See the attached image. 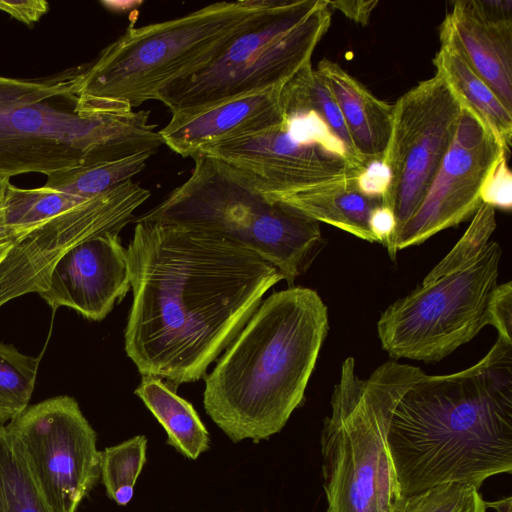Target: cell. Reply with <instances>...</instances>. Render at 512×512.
Wrapping results in <instances>:
<instances>
[{
  "label": "cell",
  "mask_w": 512,
  "mask_h": 512,
  "mask_svg": "<svg viewBox=\"0 0 512 512\" xmlns=\"http://www.w3.org/2000/svg\"><path fill=\"white\" fill-rule=\"evenodd\" d=\"M127 247L132 306L125 351L140 374L174 387L206 375L283 280L255 252L174 223H135Z\"/></svg>",
  "instance_id": "cell-1"
},
{
  "label": "cell",
  "mask_w": 512,
  "mask_h": 512,
  "mask_svg": "<svg viewBox=\"0 0 512 512\" xmlns=\"http://www.w3.org/2000/svg\"><path fill=\"white\" fill-rule=\"evenodd\" d=\"M387 445L403 497L511 473L512 344L498 336L473 366L424 373L396 405Z\"/></svg>",
  "instance_id": "cell-2"
},
{
  "label": "cell",
  "mask_w": 512,
  "mask_h": 512,
  "mask_svg": "<svg viewBox=\"0 0 512 512\" xmlns=\"http://www.w3.org/2000/svg\"><path fill=\"white\" fill-rule=\"evenodd\" d=\"M328 331V308L315 290L272 293L206 376V413L233 442L278 433L303 403Z\"/></svg>",
  "instance_id": "cell-3"
},
{
  "label": "cell",
  "mask_w": 512,
  "mask_h": 512,
  "mask_svg": "<svg viewBox=\"0 0 512 512\" xmlns=\"http://www.w3.org/2000/svg\"><path fill=\"white\" fill-rule=\"evenodd\" d=\"M85 65L41 78L0 76V180L154 154L163 144L148 111L80 114Z\"/></svg>",
  "instance_id": "cell-4"
},
{
  "label": "cell",
  "mask_w": 512,
  "mask_h": 512,
  "mask_svg": "<svg viewBox=\"0 0 512 512\" xmlns=\"http://www.w3.org/2000/svg\"><path fill=\"white\" fill-rule=\"evenodd\" d=\"M281 0L222 1L140 27L129 26L85 65L78 88L82 115L134 110L217 58Z\"/></svg>",
  "instance_id": "cell-5"
},
{
  "label": "cell",
  "mask_w": 512,
  "mask_h": 512,
  "mask_svg": "<svg viewBox=\"0 0 512 512\" xmlns=\"http://www.w3.org/2000/svg\"><path fill=\"white\" fill-rule=\"evenodd\" d=\"M424 372L387 361L367 379L346 358L320 444L327 512H394L403 498L387 445L393 411Z\"/></svg>",
  "instance_id": "cell-6"
},
{
  "label": "cell",
  "mask_w": 512,
  "mask_h": 512,
  "mask_svg": "<svg viewBox=\"0 0 512 512\" xmlns=\"http://www.w3.org/2000/svg\"><path fill=\"white\" fill-rule=\"evenodd\" d=\"M193 160L190 177L132 222H167L216 234L273 264L291 287L326 245L319 222L266 201L213 157Z\"/></svg>",
  "instance_id": "cell-7"
},
{
  "label": "cell",
  "mask_w": 512,
  "mask_h": 512,
  "mask_svg": "<svg viewBox=\"0 0 512 512\" xmlns=\"http://www.w3.org/2000/svg\"><path fill=\"white\" fill-rule=\"evenodd\" d=\"M331 14L326 0H281L205 68L171 84L157 100L175 114L283 86L311 64Z\"/></svg>",
  "instance_id": "cell-8"
},
{
  "label": "cell",
  "mask_w": 512,
  "mask_h": 512,
  "mask_svg": "<svg viewBox=\"0 0 512 512\" xmlns=\"http://www.w3.org/2000/svg\"><path fill=\"white\" fill-rule=\"evenodd\" d=\"M502 255L489 241L471 265L421 285L389 305L377 322L381 346L394 359L435 363L487 325L486 307L497 285Z\"/></svg>",
  "instance_id": "cell-9"
},
{
  "label": "cell",
  "mask_w": 512,
  "mask_h": 512,
  "mask_svg": "<svg viewBox=\"0 0 512 512\" xmlns=\"http://www.w3.org/2000/svg\"><path fill=\"white\" fill-rule=\"evenodd\" d=\"M284 114L271 129L203 155L219 160L266 201L279 205L312 187L358 176L366 168L315 112Z\"/></svg>",
  "instance_id": "cell-10"
},
{
  "label": "cell",
  "mask_w": 512,
  "mask_h": 512,
  "mask_svg": "<svg viewBox=\"0 0 512 512\" xmlns=\"http://www.w3.org/2000/svg\"><path fill=\"white\" fill-rule=\"evenodd\" d=\"M461 113L459 100L437 71L393 104L392 131L382 161L389 183L382 203L394 214L395 232L421 205L450 148Z\"/></svg>",
  "instance_id": "cell-11"
},
{
  "label": "cell",
  "mask_w": 512,
  "mask_h": 512,
  "mask_svg": "<svg viewBox=\"0 0 512 512\" xmlns=\"http://www.w3.org/2000/svg\"><path fill=\"white\" fill-rule=\"evenodd\" d=\"M52 512H76L100 480L97 435L71 396L28 406L6 424Z\"/></svg>",
  "instance_id": "cell-12"
},
{
  "label": "cell",
  "mask_w": 512,
  "mask_h": 512,
  "mask_svg": "<svg viewBox=\"0 0 512 512\" xmlns=\"http://www.w3.org/2000/svg\"><path fill=\"white\" fill-rule=\"evenodd\" d=\"M150 195L130 179L17 237L0 261V307L22 295L43 292L63 255L93 236L120 232Z\"/></svg>",
  "instance_id": "cell-13"
},
{
  "label": "cell",
  "mask_w": 512,
  "mask_h": 512,
  "mask_svg": "<svg viewBox=\"0 0 512 512\" xmlns=\"http://www.w3.org/2000/svg\"><path fill=\"white\" fill-rule=\"evenodd\" d=\"M508 156L494 134L462 107L457 131L415 214L392 236L387 251L420 245L447 228L458 226L482 204V186L502 156Z\"/></svg>",
  "instance_id": "cell-14"
},
{
  "label": "cell",
  "mask_w": 512,
  "mask_h": 512,
  "mask_svg": "<svg viewBox=\"0 0 512 512\" xmlns=\"http://www.w3.org/2000/svg\"><path fill=\"white\" fill-rule=\"evenodd\" d=\"M130 287L127 249L119 232H106L82 241L63 255L39 295L53 310L65 306L100 321Z\"/></svg>",
  "instance_id": "cell-15"
},
{
  "label": "cell",
  "mask_w": 512,
  "mask_h": 512,
  "mask_svg": "<svg viewBox=\"0 0 512 512\" xmlns=\"http://www.w3.org/2000/svg\"><path fill=\"white\" fill-rule=\"evenodd\" d=\"M283 86L172 114L158 131L162 143L176 154L194 159L216 146L269 130L285 117Z\"/></svg>",
  "instance_id": "cell-16"
},
{
  "label": "cell",
  "mask_w": 512,
  "mask_h": 512,
  "mask_svg": "<svg viewBox=\"0 0 512 512\" xmlns=\"http://www.w3.org/2000/svg\"><path fill=\"white\" fill-rule=\"evenodd\" d=\"M440 41L452 44L512 112V20L486 16L478 0H457L442 22Z\"/></svg>",
  "instance_id": "cell-17"
},
{
  "label": "cell",
  "mask_w": 512,
  "mask_h": 512,
  "mask_svg": "<svg viewBox=\"0 0 512 512\" xmlns=\"http://www.w3.org/2000/svg\"><path fill=\"white\" fill-rule=\"evenodd\" d=\"M316 70L336 100L355 153L364 166L382 162L393 124V105L374 96L338 63L324 58Z\"/></svg>",
  "instance_id": "cell-18"
},
{
  "label": "cell",
  "mask_w": 512,
  "mask_h": 512,
  "mask_svg": "<svg viewBox=\"0 0 512 512\" xmlns=\"http://www.w3.org/2000/svg\"><path fill=\"white\" fill-rule=\"evenodd\" d=\"M357 177L350 176L312 187L293 195L282 205L357 238L377 243L369 220L373 210L383 205L382 198L364 194L357 185Z\"/></svg>",
  "instance_id": "cell-19"
},
{
  "label": "cell",
  "mask_w": 512,
  "mask_h": 512,
  "mask_svg": "<svg viewBox=\"0 0 512 512\" xmlns=\"http://www.w3.org/2000/svg\"><path fill=\"white\" fill-rule=\"evenodd\" d=\"M440 42L441 47L433 58L436 71L443 75L461 106L474 113L509 154L512 112L452 44Z\"/></svg>",
  "instance_id": "cell-20"
},
{
  "label": "cell",
  "mask_w": 512,
  "mask_h": 512,
  "mask_svg": "<svg viewBox=\"0 0 512 512\" xmlns=\"http://www.w3.org/2000/svg\"><path fill=\"white\" fill-rule=\"evenodd\" d=\"M135 394L167 432V443L189 459L209 448V434L192 404L161 378L143 375Z\"/></svg>",
  "instance_id": "cell-21"
},
{
  "label": "cell",
  "mask_w": 512,
  "mask_h": 512,
  "mask_svg": "<svg viewBox=\"0 0 512 512\" xmlns=\"http://www.w3.org/2000/svg\"><path fill=\"white\" fill-rule=\"evenodd\" d=\"M0 512H52L6 425H0Z\"/></svg>",
  "instance_id": "cell-22"
},
{
  "label": "cell",
  "mask_w": 512,
  "mask_h": 512,
  "mask_svg": "<svg viewBox=\"0 0 512 512\" xmlns=\"http://www.w3.org/2000/svg\"><path fill=\"white\" fill-rule=\"evenodd\" d=\"M281 102L284 113L311 110L319 115L349 154L362 164L355 153L338 104L326 81L312 64L303 67L282 87Z\"/></svg>",
  "instance_id": "cell-23"
},
{
  "label": "cell",
  "mask_w": 512,
  "mask_h": 512,
  "mask_svg": "<svg viewBox=\"0 0 512 512\" xmlns=\"http://www.w3.org/2000/svg\"><path fill=\"white\" fill-rule=\"evenodd\" d=\"M152 155L142 152L114 161L55 172L47 176L44 187L90 199L132 179L144 169Z\"/></svg>",
  "instance_id": "cell-24"
},
{
  "label": "cell",
  "mask_w": 512,
  "mask_h": 512,
  "mask_svg": "<svg viewBox=\"0 0 512 512\" xmlns=\"http://www.w3.org/2000/svg\"><path fill=\"white\" fill-rule=\"evenodd\" d=\"M86 200L44 186L26 189L9 183L3 200L5 224L16 239Z\"/></svg>",
  "instance_id": "cell-25"
},
{
  "label": "cell",
  "mask_w": 512,
  "mask_h": 512,
  "mask_svg": "<svg viewBox=\"0 0 512 512\" xmlns=\"http://www.w3.org/2000/svg\"><path fill=\"white\" fill-rule=\"evenodd\" d=\"M41 357L22 354L0 343V425L21 414L32 397Z\"/></svg>",
  "instance_id": "cell-26"
},
{
  "label": "cell",
  "mask_w": 512,
  "mask_h": 512,
  "mask_svg": "<svg viewBox=\"0 0 512 512\" xmlns=\"http://www.w3.org/2000/svg\"><path fill=\"white\" fill-rule=\"evenodd\" d=\"M147 439L135 436L101 451L100 480L106 495L120 506L133 498L134 486L146 463Z\"/></svg>",
  "instance_id": "cell-27"
},
{
  "label": "cell",
  "mask_w": 512,
  "mask_h": 512,
  "mask_svg": "<svg viewBox=\"0 0 512 512\" xmlns=\"http://www.w3.org/2000/svg\"><path fill=\"white\" fill-rule=\"evenodd\" d=\"M496 226L495 208L482 203L462 237L425 276L421 285L463 270L475 262L487 246Z\"/></svg>",
  "instance_id": "cell-28"
},
{
  "label": "cell",
  "mask_w": 512,
  "mask_h": 512,
  "mask_svg": "<svg viewBox=\"0 0 512 512\" xmlns=\"http://www.w3.org/2000/svg\"><path fill=\"white\" fill-rule=\"evenodd\" d=\"M486 508L476 488L448 483L403 497L394 512H486Z\"/></svg>",
  "instance_id": "cell-29"
},
{
  "label": "cell",
  "mask_w": 512,
  "mask_h": 512,
  "mask_svg": "<svg viewBox=\"0 0 512 512\" xmlns=\"http://www.w3.org/2000/svg\"><path fill=\"white\" fill-rule=\"evenodd\" d=\"M487 325H492L498 336L512 344V282L497 284L486 307Z\"/></svg>",
  "instance_id": "cell-30"
},
{
  "label": "cell",
  "mask_w": 512,
  "mask_h": 512,
  "mask_svg": "<svg viewBox=\"0 0 512 512\" xmlns=\"http://www.w3.org/2000/svg\"><path fill=\"white\" fill-rule=\"evenodd\" d=\"M482 203L509 211L512 207V176L507 156H502L487 176L481 192Z\"/></svg>",
  "instance_id": "cell-31"
},
{
  "label": "cell",
  "mask_w": 512,
  "mask_h": 512,
  "mask_svg": "<svg viewBox=\"0 0 512 512\" xmlns=\"http://www.w3.org/2000/svg\"><path fill=\"white\" fill-rule=\"evenodd\" d=\"M0 10L6 12L12 18L32 26L49 11V3L44 0H0Z\"/></svg>",
  "instance_id": "cell-32"
},
{
  "label": "cell",
  "mask_w": 512,
  "mask_h": 512,
  "mask_svg": "<svg viewBox=\"0 0 512 512\" xmlns=\"http://www.w3.org/2000/svg\"><path fill=\"white\" fill-rule=\"evenodd\" d=\"M389 183L388 169L382 162L369 164L357 177L360 190L371 197L382 198Z\"/></svg>",
  "instance_id": "cell-33"
},
{
  "label": "cell",
  "mask_w": 512,
  "mask_h": 512,
  "mask_svg": "<svg viewBox=\"0 0 512 512\" xmlns=\"http://www.w3.org/2000/svg\"><path fill=\"white\" fill-rule=\"evenodd\" d=\"M326 2L331 10L337 9L347 18L364 26L369 23L370 16L378 4L377 0H326Z\"/></svg>",
  "instance_id": "cell-34"
},
{
  "label": "cell",
  "mask_w": 512,
  "mask_h": 512,
  "mask_svg": "<svg viewBox=\"0 0 512 512\" xmlns=\"http://www.w3.org/2000/svg\"><path fill=\"white\" fill-rule=\"evenodd\" d=\"M369 227L377 243L387 247L396 229L393 212L384 205L375 208L370 216Z\"/></svg>",
  "instance_id": "cell-35"
},
{
  "label": "cell",
  "mask_w": 512,
  "mask_h": 512,
  "mask_svg": "<svg viewBox=\"0 0 512 512\" xmlns=\"http://www.w3.org/2000/svg\"><path fill=\"white\" fill-rule=\"evenodd\" d=\"M485 505L493 508L496 512H512V498L510 496L493 502H485Z\"/></svg>",
  "instance_id": "cell-36"
},
{
  "label": "cell",
  "mask_w": 512,
  "mask_h": 512,
  "mask_svg": "<svg viewBox=\"0 0 512 512\" xmlns=\"http://www.w3.org/2000/svg\"><path fill=\"white\" fill-rule=\"evenodd\" d=\"M15 240L14 236L7 228L4 219L3 203L0 205V243Z\"/></svg>",
  "instance_id": "cell-37"
},
{
  "label": "cell",
  "mask_w": 512,
  "mask_h": 512,
  "mask_svg": "<svg viewBox=\"0 0 512 512\" xmlns=\"http://www.w3.org/2000/svg\"><path fill=\"white\" fill-rule=\"evenodd\" d=\"M9 183H10L9 179H1L0 180V205L3 203L5 192H6V189L9 185Z\"/></svg>",
  "instance_id": "cell-38"
},
{
  "label": "cell",
  "mask_w": 512,
  "mask_h": 512,
  "mask_svg": "<svg viewBox=\"0 0 512 512\" xmlns=\"http://www.w3.org/2000/svg\"><path fill=\"white\" fill-rule=\"evenodd\" d=\"M13 242H14V240L0 243V261L7 253L8 249L12 246Z\"/></svg>",
  "instance_id": "cell-39"
}]
</instances>
